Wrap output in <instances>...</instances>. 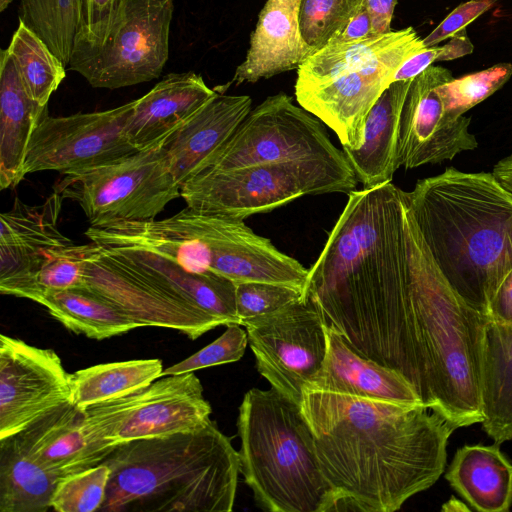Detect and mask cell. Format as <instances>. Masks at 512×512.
Here are the masks:
<instances>
[{
    "mask_svg": "<svg viewBox=\"0 0 512 512\" xmlns=\"http://www.w3.org/2000/svg\"><path fill=\"white\" fill-rule=\"evenodd\" d=\"M405 198L445 278L486 315L512 269V192L493 172L447 167L419 180Z\"/></svg>",
    "mask_w": 512,
    "mask_h": 512,
    "instance_id": "obj_3",
    "label": "cell"
},
{
    "mask_svg": "<svg viewBox=\"0 0 512 512\" xmlns=\"http://www.w3.org/2000/svg\"><path fill=\"white\" fill-rule=\"evenodd\" d=\"M473 50L474 46L467 35L466 29L461 30L450 37L446 44L442 45V52L438 62L464 57L471 54Z\"/></svg>",
    "mask_w": 512,
    "mask_h": 512,
    "instance_id": "obj_47",
    "label": "cell"
},
{
    "mask_svg": "<svg viewBox=\"0 0 512 512\" xmlns=\"http://www.w3.org/2000/svg\"><path fill=\"white\" fill-rule=\"evenodd\" d=\"M174 0H127L103 47L74 71L94 88L118 89L158 78L169 57Z\"/></svg>",
    "mask_w": 512,
    "mask_h": 512,
    "instance_id": "obj_12",
    "label": "cell"
},
{
    "mask_svg": "<svg viewBox=\"0 0 512 512\" xmlns=\"http://www.w3.org/2000/svg\"><path fill=\"white\" fill-rule=\"evenodd\" d=\"M450 486L476 511L507 512L512 505V463L497 445L460 447L445 474Z\"/></svg>",
    "mask_w": 512,
    "mask_h": 512,
    "instance_id": "obj_27",
    "label": "cell"
},
{
    "mask_svg": "<svg viewBox=\"0 0 512 512\" xmlns=\"http://www.w3.org/2000/svg\"><path fill=\"white\" fill-rule=\"evenodd\" d=\"M248 345L247 332L239 324H230L215 341L188 358L165 368L163 376L195 372L196 370L240 360Z\"/></svg>",
    "mask_w": 512,
    "mask_h": 512,
    "instance_id": "obj_40",
    "label": "cell"
},
{
    "mask_svg": "<svg viewBox=\"0 0 512 512\" xmlns=\"http://www.w3.org/2000/svg\"><path fill=\"white\" fill-rule=\"evenodd\" d=\"M451 79V71L437 65L413 78L400 122L399 164L405 169L452 160L478 147L469 131L471 118L448 115L437 92Z\"/></svg>",
    "mask_w": 512,
    "mask_h": 512,
    "instance_id": "obj_16",
    "label": "cell"
},
{
    "mask_svg": "<svg viewBox=\"0 0 512 512\" xmlns=\"http://www.w3.org/2000/svg\"><path fill=\"white\" fill-rule=\"evenodd\" d=\"M252 110L248 95L217 92L161 143L178 184L202 173Z\"/></svg>",
    "mask_w": 512,
    "mask_h": 512,
    "instance_id": "obj_18",
    "label": "cell"
},
{
    "mask_svg": "<svg viewBox=\"0 0 512 512\" xmlns=\"http://www.w3.org/2000/svg\"><path fill=\"white\" fill-rule=\"evenodd\" d=\"M236 309L241 325L244 321L271 313L303 298L296 289L261 282L235 284Z\"/></svg>",
    "mask_w": 512,
    "mask_h": 512,
    "instance_id": "obj_41",
    "label": "cell"
},
{
    "mask_svg": "<svg viewBox=\"0 0 512 512\" xmlns=\"http://www.w3.org/2000/svg\"><path fill=\"white\" fill-rule=\"evenodd\" d=\"M482 428L496 444L512 440V324L486 321Z\"/></svg>",
    "mask_w": 512,
    "mask_h": 512,
    "instance_id": "obj_28",
    "label": "cell"
},
{
    "mask_svg": "<svg viewBox=\"0 0 512 512\" xmlns=\"http://www.w3.org/2000/svg\"><path fill=\"white\" fill-rule=\"evenodd\" d=\"M407 30L408 27L357 41L325 45L299 66L295 88H308L326 83L365 64L401 39Z\"/></svg>",
    "mask_w": 512,
    "mask_h": 512,
    "instance_id": "obj_33",
    "label": "cell"
},
{
    "mask_svg": "<svg viewBox=\"0 0 512 512\" xmlns=\"http://www.w3.org/2000/svg\"><path fill=\"white\" fill-rule=\"evenodd\" d=\"M413 27L394 44L365 64L330 81L308 88H295L298 104L334 131L342 148L357 149L363 138L367 115L397 70L424 50Z\"/></svg>",
    "mask_w": 512,
    "mask_h": 512,
    "instance_id": "obj_13",
    "label": "cell"
},
{
    "mask_svg": "<svg viewBox=\"0 0 512 512\" xmlns=\"http://www.w3.org/2000/svg\"><path fill=\"white\" fill-rule=\"evenodd\" d=\"M70 401L71 374L56 352L0 335V439Z\"/></svg>",
    "mask_w": 512,
    "mask_h": 512,
    "instance_id": "obj_15",
    "label": "cell"
},
{
    "mask_svg": "<svg viewBox=\"0 0 512 512\" xmlns=\"http://www.w3.org/2000/svg\"><path fill=\"white\" fill-rule=\"evenodd\" d=\"M47 106L25 91L7 51L0 52V187L16 186L23 180L27 146Z\"/></svg>",
    "mask_w": 512,
    "mask_h": 512,
    "instance_id": "obj_26",
    "label": "cell"
},
{
    "mask_svg": "<svg viewBox=\"0 0 512 512\" xmlns=\"http://www.w3.org/2000/svg\"><path fill=\"white\" fill-rule=\"evenodd\" d=\"M237 429L240 473L261 509L337 511L299 405L272 387L252 388L239 406Z\"/></svg>",
    "mask_w": 512,
    "mask_h": 512,
    "instance_id": "obj_5",
    "label": "cell"
},
{
    "mask_svg": "<svg viewBox=\"0 0 512 512\" xmlns=\"http://www.w3.org/2000/svg\"><path fill=\"white\" fill-rule=\"evenodd\" d=\"M18 435L30 455L61 479L98 465L109 455L92 442L83 410L72 401L49 411Z\"/></svg>",
    "mask_w": 512,
    "mask_h": 512,
    "instance_id": "obj_24",
    "label": "cell"
},
{
    "mask_svg": "<svg viewBox=\"0 0 512 512\" xmlns=\"http://www.w3.org/2000/svg\"><path fill=\"white\" fill-rule=\"evenodd\" d=\"M364 5L365 0H301L300 32L311 55L327 45Z\"/></svg>",
    "mask_w": 512,
    "mask_h": 512,
    "instance_id": "obj_37",
    "label": "cell"
},
{
    "mask_svg": "<svg viewBox=\"0 0 512 512\" xmlns=\"http://www.w3.org/2000/svg\"><path fill=\"white\" fill-rule=\"evenodd\" d=\"M64 198L53 193L39 205L18 197L0 216V292H11L38 267L47 250L73 243L58 229Z\"/></svg>",
    "mask_w": 512,
    "mask_h": 512,
    "instance_id": "obj_17",
    "label": "cell"
},
{
    "mask_svg": "<svg viewBox=\"0 0 512 512\" xmlns=\"http://www.w3.org/2000/svg\"><path fill=\"white\" fill-rule=\"evenodd\" d=\"M357 183L356 176L326 167L264 164L205 171L181 185L180 194L197 211L244 220L306 195L348 194Z\"/></svg>",
    "mask_w": 512,
    "mask_h": 512,
    "instance_id": "obj_7",
    "label": "cell"
},
{
    "mask_svg": "<svg viewBox=\"0 0 512 512\" xmlns=\"http://www.w3.org/2000/svg\"><path fill=\"white\" fill-rule=\"evenodd\" d=\"M80 0H21L19 21L68 66L79 28Z\"/></svg>",
    "mask_w": 512,
    "mask_h": 512,
    "instance_id": "obj_34",
    "label": "cell"
},
{
    "mask_svg": "<svg viewBox=\"0 0 512 512\" xmlns=\"http://www.w3.org/2000/svg\"><path fill=\"white\" fill-rule=\"evenodd\" d=\"M397 2L398 0H365L373 35L391 31V21Z\"/></svg>",
    "mask_w": 512,
    "mask_h": 512,
    "instance_id": "obj_45",
    "label": "cell"
},
{
    "mask_svg": "<svg viewBox=\"0 0 512 512\" xmlns=\"http://www.w3.org/2000/svg\"><path fill=\"white\" fill-rule=\"evenodd\" d=\"M375 36L372 34L371 20L364 7L336 34L328 44L345 43Z\"/></svg>",
    "mask_w": 512,
    "mask_h": 512,
    "instance_id": "obj_46",
    "label": "cell"
},
{
    "mask_svg": "<svg viewBox=\"0 0 512 512\" xmlns=\"http://www.w3.org/2000/svg\"><path fill=\"white\" fill-rule=\"evenodd\" d=\"M485 316L493 323L512 324V269L495 291Z\"/></svg>",
    "mask_w": 512,
    "mask_h": 512,
    "instance_id": "obj_43",
    "label": "cell"
},
{
    "mask_svg": "<svg viewBox=\"0 0 512 512\" xmlns=\"http://www.w3.org/2000/svg\"><path fill=\"white\" fill-rule=\"evenodd\" d=\"M211 272L234 284L269 283L304 294L309 269L256 234L243 220L227 217Z\"/></svg>",
    "mask_w": 512,
    "mask_h": 512,
    "instance_id": "obj_19",
    "label": "cell"
},
{
    "mask_svg": "<svg viewBox=\"0 0 512 512\" xmlns=\"http://www.w3.org/2000/svg\"><path fill=\"white\" fill-rule=\"evenodd\" d=\"M327 354L308 387L358 397L407 404H424L412 384L399 372L352 350L326 326ZM425 405V404H424Z\"/></svg>",
    "mask_w": 512,
    "mask_h": 512,
    "instance_id": "obj_23",
    "label": "cell"
},
{
    "mask_svg": "<svg viewBox=\"0 0 512 512\" xmlns=\"http://www.w3.org/2000/svg\"><path fill=\"white\" fill-rule=\"evenodd\" d=\"M61 478L27 451L18 434L0 439V512H46Z\"/></svg>",
    "mask_w": 512,
    "mask_h": 512,
    "instance_id": "obj_29",
    "label": "cell"
},
{
    "mask_svg": "<svg viewBox=\"0 0 512 512\" xmlns=\"http://www.w3.org/2000/svg\"><path fill=\"white\" fill-rule=\"evenodd\" d=\"M217 92L192 71L166 75L148 93L134 100L127 125L130 142L137 150L161 143Z\"/></svg>",
    "mask_w": 512,
    "mask_h": 512,
    "instance_id": "obj_22",
    "label": "cell"
},
{
    "mask_svg": "<svg viewBox=\"0 0 512 512\" xmlns=\"http://www.w3.org/2000/svg\"><path fill=\"white\" fill-rule=\"evenodd\" d=\"M512 76V63L453 78L437 87L445 112L460 117L498 91Z\"/></svg>",
    "mask_w": 512,
    "mask_h": 512,
    "instance_id": "obj_38",
    "label": "cell"
},
{
    "mask_svg": "<svg viewBox=\"0 0 512 512\" xmlns=\"http://www.w3.org/2000/svg\"><path fill=\"white\" fill-rule=\"evenodd\" d=\"M82 287L142 327L168 328L195 340L222 325L204 309L133 271L95 243L85 260Z\"/></svg>",
    "mask_w": 512,
    "mask_h": 512,
    "instance_id": "obj_14",
    "label": "cell"
},
{
    "mask_svg": "<svg viewBox=\"0 0 512 512\" xmlns=\"http://www.w3.org/2000/svg\"><path fill=\"white\" fill-rule=\"evenodd\" d=\"M101 512H228L239 455L210 420L198 429L118 445Z\"/></svg>",
    "mask_w": 512,
    "mask_h": 512,
    "instance_id": "obj_4",
    "label": "cell"
},
{
    "mask_svg": "<svg viewBox=\"0 0 512 512\" xmlns=\"http://www.w3.org/2000/svg\"><path fill=\"white\" fill-rule=\"evenodd\" d=\"M194 372L168 375L148 387L83 410L92 442L110 454L134 440L187 432L206 425L212 408Z\"/></svg>",
    "mask_w": 512,
    "mask_h": 512,
    "instance_id": "obj_9",
    "label": "cell"
},
{
    "mask_svg": "<svg viewBox=\"0 0 512 512\" xmlns=\"http://www.w3.org/2000/svg\"><path fill=\"white\" fill-rule=\"evenodd\" d=\"M316 116L285 93L252 109L203 171L264 164L321 166L355 175ZM202 172V173H203Z\"/></svg>",
    "mask_w": 512,
    "mask_h": 512,
    "instance_id": "obj_6",
    "label": "cell"
},
{
    "mask_svg": "<svg viewBox=\"0 0 512 512\" xmlns=\"http://www.w3.org/2000/svg\"><path fill=\"white\" fill-rule=\"evenodd\" d=\"M37 303L68 330L96 340L142 327L113 304L83 287L44 292Z\"/></svg>",
    "mask_w": 512,
    "mask_h": 512,
    "instance_id": "obj_30",
    "label": "cell"
},
{
    "mask_svg": "<svg viewBox=\"0 0 512 512\" xmlns=\"http://www.w3.org/2000/svg\"><path fill=\"white\" fill-rule=\"evenodd\" d=\"M26 93L37 103L48 101L66 77V66L48 45L19 21L7 48Z\"/></svg>",
    "mask_w": 512,
    "mask_h": 512,
    "instance_id": "obj_32",
    "label": "cell"
},
{
    "mask_svg": "<svg viewBox=\"0 0 512 512\" xmlns=\"http://www.w3.org/2000/svg\"><path fill=\"white\" fill-rule=\"evenodd\" d=\"M110 468L104 462L62 478L52 498L57 512H93L102 507L107 493Z\"/></svg>",
    "mask_w": 512,
    "mask_h": 512,
    "instance_id": "obj_39",
    "label": "cell"
},
{
    "mask_svg": "<svg viewBox=\"0 0 512 512\" xmlns=\"http://www.w3.org/2000/svg\"><path fill=\"white\" fill-rule=\"evenodd\" d=\"M160 359L98 364L71 374L72 403L84 410L140 391L163 376Z\"/></svg>",
    "mask_w": 512,
    "mask_h": 512,
    "instance_id": "obj_31",
    "label": "cell"
},
{
    "mask_svg": "<svg viewBox=\"0 0 512 512\" xmlns=\"http://www.w3.org/2000/svg\"><path fill=\"white\" fill-rule=\"evenodd\" d=\"M300 409L312 431L337 511L394 512L444 472L456 429L424 404L305 386Z\"/></svg>",
    "mask_w": 512,
    "mask_h": 512,
    "instance_id": "obj_2",
    "label": "cell"
},
{
    "mask_svg": "<svg viewBox=\"0 0 512 512\" xmlns=\"http://www.w3.org/2000/svg\"><path fill=\"white\" fill-rule=\"evenodd\" d=\"M127 0H80L79 28L68 65L70 70L92 58L123 16Z\"/></svg>",
    "mask_w": 512,
    "mask_h": 512,
    "instance_id": "obj_36",
    "label": "cell"
},
{
    "mask_svg": "<svg viewBox=\"0 0 512 512\" xmlns=\"http://www.w3.org/2000/svg\"><path fill=\"white\" fill-rule=\"evenodd\" d=\"M492 172L512 192V153L499 160L493 167Z\"/></svg>",
    "mask_w": 512,
    "mask_h": 512,
    "instance_id": "obj_48",
    "label": "cell"
},
{
    "mask_svg": "<svg viewBox=\"0 0 512 512\" xmlns=\"http://www.w3.org/2000/svg\"><path fill=\"white\" fill-rule=\"evenodd\" d=\"M12 2L13 0H0V11L3 12Z\"/></svg>",
    "mask_w": 512,
    "mask_h": 512,
    "instance_id": "obj_49",
    "label": "cell"
},
{
    "mask_svg": "<svg viewBox=\"0 0 512 512\" xmlns=\"http://www.w3.org/2000/svg\"><path fill=\"white\" fill-rule=\"evenodd\" d=\"M404 210L392 182L349 192L303 294L352 350L400 374L410 299Z\"/></svg>",
    "mask_w": 512,
    "mask_h": 512,
    "instance_id": "obj_1",
    "label": "cell"
},
{
    "mask_svg": "<svg viewBox=\"0 0 512 512\" xmlns=\"http://www.w3.org/2000/svg\"><path fill=\"white\" fill-rule=\"evenodd\" d=\"M100 248L160 287L204 309L222 325H241L236 309V285L227 278L212 272L189 271L170 258L138 246Z\"/></svg>",
    "mask_w": 512,
    "mask_h": 512,
    "instance_id": "obj_20",
    "label": "cell"
},
{
    "mask_svg": "<svg viewBox=\"0 0 512 512\" xmlns=\"http://www.w3.org/2000/svg\"><path fill=\"white\" fill-rule=\"evenodd\" d=\"M242 325L258 372L300 406L304 387L318 374L327 354V328L319 311L302 298Z\"/></svg>",
    "mask_w": 512,
    "mask_h": 512,
    "instance_id": "obj_10",
    "label": "cell"
},
{
    "mask_svg": "<svg viewBox=\"0 0 512 512\" xmlns=\"http://www.w3.org/2000/svg\"><path fill=\"white\" fill-rule=\"evenodd\" d=\"M498 0H468L451 11L425 38V47L438 45L467 28L479 16L490 10Z\"/></svg>",
    "mask_w": 512,
    "mask_h": 512,
    "instance_id": "obj_42",
    "label": "cell"
},
{
    "mask_svg": "<svg viewBox=\"0 0 512 512\" xmlns=\"http://www.w3.org/2000/svg\"><path fill=\"white\" fill-rule=\"evenodd\" d=\"M442 52V46L427 47L424 50L406 60L394 75V81H406L413 79L430 65L438 62Z\"/></svg>",
    "mask_w": 512,
    "mask_h": 512,
    "instance_id": "obj_44",
    "label": "cell"
},
{
    "mask_svg": "<svg viewBox=\"0 0 512 512\" xmlns=\"http://www.w3.org/2000/svg\"><path fill=\"white\" fill-rule=\"evenodd\" d=\"M93 247L94 243L91 242L49 248L35 271L11 296L37 302L44 292L82 287L85 260Z\"/></svg>",
    "mask_w": 512,
    "mask_h": 512,
    "instance_id": "obj_35",
    "label": "cell"
},
{
    "mask_svg": "<svg viewBox=\"0 0 512 512\" xmlns=\"http://www.w3.org/2000/svg\"><path fill=\"white\" fill-rule=\"evenodd\" d=\"M134 104L133 100L105 111L61 117L45 113L27 146L24 177L46 170L71 173L104 165L139 151L127 134Z\"/></svg>",
    "mask_w": 512,
    "mask_h": 512,
    "instance_id": "obj_11",
    "label": "cell"
},
{
    "mask_svg": "<svg viewBox=\"0 0 512 512\" xmlns=\"http://www.w3.org/2000/svg\"><path fill=\"white\" fill-rule=\"evenodd\" d=\"M412 80L392 82L367 115L360 147L342 148L358 182L364 187L392 182L400 167L401 114Z\"/></svg>",
    "mask_w": 512,
    "mask_h": 512,
    "instance_id": "obj_25",
    "label": "cell"
},
{
    "mask_svg": "<svg viewBox=\"0 0 512 512\" xmlns=\"http://www.w3.org/2000/svg\"><path fill=\"white\" fill-rule=\"evenodd\" d=\"M300 3L301 0H266L233 82L255 83L298 69L311 56L300 32Z\"/></svg>",
    "mask_w": 512,
    "mask_h": 512,
    "instance_id": "obj_21",
    "label": "cell"
},
{
    "mask_svg": "<svg viewBox=\"0 0 512 512\" xmlns=\"http://www.w3.org/2000/svg\"><path fill=\"white\" fill-rule=\"evenodd\" d=\"M161 143L104 165L63 174L53 191L77 202L90 226L154 219L181 196Z\"/></svg>",
    "mask_w": 512,
    "mask_h": 512,
    "instance_id": "obj_8",
    "label": "cell"
}]
</instances>
